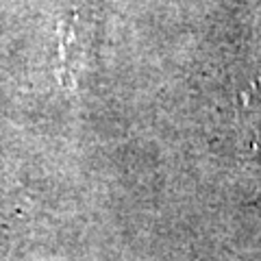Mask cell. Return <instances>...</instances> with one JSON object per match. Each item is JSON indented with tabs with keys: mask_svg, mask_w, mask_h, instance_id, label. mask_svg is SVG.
Returning <instances> with one entry per match:
<instances>
[{
	"mask_svg": "<svg viewBox=\"0 0 261 261\" xmlns=\"http://www.w3.org/2000/svg\"><path fill=\"white\" fill-rule=\"evenodd\" d=\"M244 113H246V126L255 137H261V79L250 85L244 98Z\"/></svg>",
	"mask_w": 261,
	"mask_h": 261,
	"instance_id": "obj_1",
	"label": "cell"
}]
</instances>
